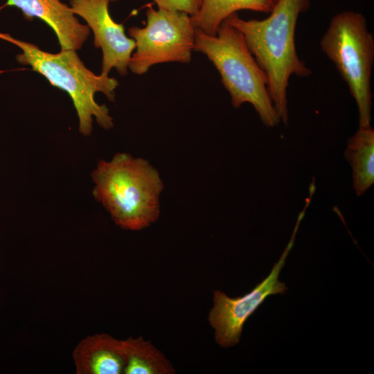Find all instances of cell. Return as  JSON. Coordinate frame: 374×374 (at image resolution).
<instances>
[{"label":"cell","instance_id":"1","mask_svg":"<svg viewBox=\"0 0 374 374\" xmlns=\"http://www.w3.org/2000/svg\"><path fill=\"white\" fill-rule=\"evenodd\" d=\"M310 8V0H279L264 19H241L237 13L224 21L239 30L268 78V91L280 121H289L287 91L292 75L305 78L312 71L300 60L295 45L298 18Z\"/></svg>","mask_w":374,"mask_h":374},{"label":"cell","instance_id":"2","mask_svg":"<svg viewBox=\"0 0 374 374\" xmlns=\"http://www.w3.org/2000/svg\"><path fill=\"white\" fill-rule=\"evenodd\" d=\"M93 195L121 228L139 231L159 217L163 188L158 171L146 160L117 153L91 173Z\"/></svg>","mask_w":374,"mask_h":374},{"label":"cell","instance_id":"3","mask_svg":"<svg viewBox=\"0 0 374 374\" xmlns=\"http://www.w3.org/2000/svg\"><path fill=\"white\" fill-rule=\"evenodd\" d=\"M0 39L10 42L21 50L17 61L43 76L55 87L66 91L72 99L79 121V132L89 136L93 130V119L104 129L114 125L113 118L105 105H99L94 95L101 92L111 101L115 98L118 86L116 78L103 74L96 75L87 69L72 49L61 50L57 53L44 51L36 45L12 37L0 32Z\"/></svg>","mask_w":374,"mask_h":374},{"label":"cell","instance_id":"4","mask_svg":"<svg viewBox=\"0 0 374 374\" xmlns=\"http://www.w3.org/2000/svg\"><path fill=\"white\" fill-rule=\"evenodd\" d=\"M194 51L204 54L216 68L234 107L250 103L265 126L280 123L269 93L267 76L239 30L224 21L215 35L195 28Z\"/></svg>","mask_w":374,"mask_h":374},{"label":"cell","instance_id":"5","mask_svg":"<svg viewBox=\"0 0 374 374\" xmlns=\"http://www.w3.org/2000/svg\"><path fill=\"white\" fill-rule=\"evenodd\" d=\"M320 46L357 103L359 127H371L374 37L366 19L353 10L335 14L321 39Z\"/></svg>","mask_w":374,"mask_h":374},{"label":"cell","instance_id":"6","mask_svg":"<svg viewBox=\"0 0 374 374\" xmlns=\"http://www.w3.org/2000/svg\"><path fill=\"white\" fill-rule=\"evenodd\" d=\"M146 18L144 27L132 26L128 29L136 44L128 69L134 74L143 75L157 64L189 63L195 34L191 17L179 11L155 10L149 6Z\"/></svg>","mask_w":374,"mask_h":374},{"label":"cell","instance_id":"7","mask_svg":"<svg viewBox=\"0 0 374 374\" xmlns=\"http://www.w3.org/2000/svg\"><path fill=\"white\" fill-rule=\"evenodd\" d=\"M307 206L299 213L289 243L269 276L250 292L237 298H230L220 290L213 292V307L208 314V322L215 330V339L222 347L239 343L242 328L248 318L270 295L285 294L287 287L278 280L286 258L294 246L296 235L305 216Z\"/></svg>","mask_w":374,"mask_h":374},{"label":"cell","instance_id":"8","mask_svg":"<svg viewBox=\"0 0 374 374\" xmlns=\"http://www.w3.org/2000/svg\"><path fill=\"white\" fill-rule=\"evenodd\" d=\"M109 2L110 0H70V8L87 22L93 31L95 47L102 50L101 74L109 75L114 68L121 75H125L135 49V41L125 35L121 24L112 18Z\"/></svg>","mask_w":374,"mask_h":374},{"label":"cell","instance_id":"9","mask_svg":"<svg viewBox=\"0 0 374 374\" xmlns=\"http://www.w3.org/2000/svg\"><path fill=\"white\" fill-rule=\"evenodd\" d=\"M5 6L20 9L28 18L44 21L55 32L61 50H79L87 39L90 29L81 24L70 6L60 0H7Z\"/></svg>","mask_w":374,"mask_h":374},{"label":"cell","instance_id":"10","mask_svg":"<svg viewBox=\"0 0 374 374\" xmlns=\"http://www.w3.org/2000/svg\"><path fill=\"white\" fill-rule=\"evenodd\" d=\"M78 374H121L125 357L122 340L107 334H96L82 339L73 353Z\"/></svg>","mask_w":374,"mask_h":374},{"label":"cell","instance_id":"11","mask_svg":"<svg viewBox=\"0 0 374 374\" xmlns=\"http://www.w3.org/2000/svg\"><path fill=\"white\" fill-rule=\"evenodd\" d=\"M344 157L352 168L355 193L361 196L374 183V130L371 126L359 127L348 139Z\"/></svg>","mask_w":374,"mask_h":374},{"label":"cell","instance_id":"12","mask_svg":"<svg viewBox=\"0 0 374 374\" xmlns=\"http://www.w3.org/2000/svg\"><path fill=\"white\" fill-rule=\"evenodd\" d=\"M279 0H202L199 12L191 17L195 28L215 35L222 22L232 14L248 10L269 14Z\"/></svg>","mask_w":374,"mask_h":374},{"label":"cell","instance_id":"13","mask_svg":"<svg viewBox=\"0 0 374 374\" xmlns=\"http://www.w3.org/2000/svg\"><path fill=\"white\" fill-rule=\"evenodd\" d=\"M125 374H170L175 368L164 355L143 337L122 340Z\"/></svg>","mask_w":374,"mask_h":374},{"label":"cell","instance_id":"14","mask_svg":"<svg viewBox=\"0 0 374 374\" xmlns=\"http://www.w3.org/2000/svg\"><path fill=\"white\" fill-rule=\"evenodd\" d=\"M160 9L179 11L191 17L196 15L202 6V0H153Z\"/></svg>","mask_w":374,"mask_h":374},{"label":"cell","instance_id":"15","mask_svg":"<svg viewBox=\"0 0 374 374\" xmlns=\"http://www.w3.org/2000/svg\"><path fill=\"white\" fill-rule=\"evenodd\" d=\"M118 1V0H110V1Z\"/></svg>","mask_w":374,"mask_h":374}]
</instances>
